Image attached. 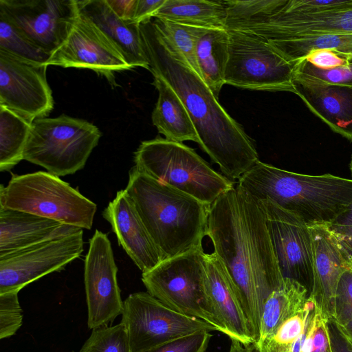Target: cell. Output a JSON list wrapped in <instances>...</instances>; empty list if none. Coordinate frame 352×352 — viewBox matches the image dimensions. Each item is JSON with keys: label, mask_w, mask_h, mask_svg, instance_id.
Returning <instances> with one entry per match:
<instances>
[{"label": "cell", "mask_w": 352, "mask_h": 352, "mask_svg": "<svg viewBox=\"0 0 352 352\" xmlns=\"http://www.w3.org/2000/svg\"><path fill=\"white\" fill-rule=\"evenodd\" d=\"M107 235L96 230L85 258L84 280L90 329L108 325L122 315L123 302Z\"/></svg>", "instance_id": "15"}, {"label": "cell", "mask_w": 352, "mask_h": 352, "mask_svg": "<svg viewBox=\"0 0 352 352\" xmlns=\"http://www.w3.org/2000/svg\"><path fill=\"white\" fill-rule=\"evenodd\" d=\"M153 18L205 29H225V1L165 0Z\"/></svg>", "instance_id": "26"}, {"label": "cell", "mask_w": 352, "mask_h": 352, "mask_svg": "<svg viewBox=\"0 0 352 352\" xmlns=\"http://www.w3.org/2000/svg\"><path fill=\"white\" fill-rule=\"evenodd\" d=\"M287 0H265L249 14L243 30L274 41L318 34H352V6L328 12L299 14L286 11Z\"/></svg>", "instance_id": "11"}, {"label": "cell", "mask_w": 352, "mask_h": 352, "mask_svg": "<svg viewBox=\"0 0 352 352\" xmlns=\"http://www.w3.org/2000/svg\"><path fill=\"white\" fill-rule=\"evenodd\" d=\"M352 6V0H287L284 9L289 12L314 14L332 12Z\"/></svg>", "instance_id": "38"}, {"label": "cell", "mask_w": 352, "mask_h": 352, "mask_svg": "<svg viewBox=\"0 0 352 352\" xmlns=\"http://www.w3.org/2000/svg\"></svg>", "instance_id": "50"}, {"label": "cell", "mask_w": 352, "mask_h": 352, "mask_svg": "<svg viewBox=\"0 0 352 352\" xmlns=\"http://www.w3.org/2000/svg\"><path fill=\"white\" fill-rule=\"evenodd\" d=\"M72 352H75V351H72Z\"/></svg>", "instance_id": "49"}, {"label": "cell", "mask_w": 352, "mask_h": 352, "mask_svg": "<svg viewBox=\"0 0 352 352\" xmlns=\"http://www.w3.org/2000/svg\"><path fill=\"white\" fill-rule=\"evenodd\" d=\"M212 335L200 331L143 352H206Z\"/></svg>", "instance_id": "37"}, {"label": "cell", "mask_w": 352, "mask_h": 352, "mask_svg": "<svg viewBox=\"0 0 352 352\" xmlns=\"http://www.w3.org/2000/svg\"><path fill=\"white\" fill-rule=\"evenodd\" d=\"M308 298L305 287L292 279L284 278L282 285L264 302L260 337L255 345L268 339L280 324L301 309Z\"/></svg>", "instance_id": "27"}, {"label": "cell", "mask_w": 352, "mask_h": 352, "mask_svg": "<svg viewBox=\"0 0 352 352\" xmlns=\"http://www.w3.org/2000/svg\"><path fill=\"white\" fill-rule=\"evenodd\" d=\"M77 3L79 11L109 38L132 68L150 69L140 24L120 19L106 0H77Z\"/></svg>", "instance_id": "23"}, {"label": "cell", "mask_w": 352, "mask_h": 352, "mask_svg": "<svg viewBox=\"0 0 352 352\" xmlns=\"http://www.w3.org/2000/svg\"><path fill=\"white\" fill-rule=\"evenodd\" d=\"M134 162L140 172L208 206L235 186L192 148L160 136L141 142L134 153Z\"/></svg>", "instance_id": "5"}, {"label": "cell", "mask_w": 352, "mask_h": 352, "mask_svg": "<svg viewBox=\"0 0 352 352\" xmlns=\"http://www.w3.org/2000/svg\"><path fill=\"white\" fill-rule=\"evenodd\" d=\"M152 22L166 43L200 76L195 47L197 38L204 28L179 24L158 18H154Z\"/></svg>", "instance_id": "31"}, {"label": "cell", "mask_w": 352, "mask_h": 352, "mask_svg": "<svg viewBox=\"0 0 352 352\" xmlns=\"http://www.w3.org/2000/svg\"><path fill=\"white\" fill-rule=\"evenodd\" d=\"M82 229L0 257V294L17 292L60 272L83 252Z\"/></svg>", "instance_id": "12"}, {"label": "cell", "mask_w": 352, "mask_h": 352, "mask_svg": "<svg viewBox=\"0 0 352 352\" xmlns=\"http://www.w3.org/2000/svg\"><path fill=\"white\" fill-rule=\"evenodd\" d=\"M0 50L41 64H45L51 56L30 41L2 12H0Z\"/></svg>", "instance_id": "32"}, {"label": "cell", "mask_w": 352, "mask_h": 352, "mask_svg": "<svg viewBox=\"0 0 352 352\" xmlns=\"http://www.w3.org/2000/svg\"><path fill=\"white\" fill-rule=\"evenodd\" d=\"M102 133L87 120L61 115L32 124L23 160L63 177L82 169Z\"/></svg>", "instance_id": "7"}, {"label": "cell", "mask_w": 352, "mask_h": 352, "mask_svg": "<svg viewBox=\"0 0 352 352\" xmlns=\"http://www.w3.org/2000/svg\"><path fill=\"white\" fill-rule=\"evenodd\" d=\"M229 34L226 29H204L197 38L195 55L200 77L218 99L225 84Z\"/></svg>", "instance_id": "25"}, {"label": "cell", "mask_w": 352, "mask_h": 352, "mask_svg": "<svg viewBox=\"0 0 352 352\" xmlns=\"http://www.w3.org/2000/svg\"><path fill=\"white\" fill-rule=\"evenodd\" d=\"M47 66L0 50V105L34 122L54 108Z\"/></svg>", "instance_id": "17"}, {"label": "cell", "mask_w": 352, "mask_h": 352, "mask_svg": "<svg viewBox=\"0 0 352 352\" xmlns=\"http://www.w3.org/2000/svg\"><path fill=\"white\" fill-rule=\"evenodd\" d=\"M295 73L331 85L352 87V63L322 69L302 59L296 63Z\"/></svg>", "instance_id": "34"}, {"label": "cell", "mask_w": 352, "mask_h": 352, "mask_svg": "<svg viewBox=\"0 0 352 352\" xmlns=\"http://www.w3.org/2000/svg\"><path fill=\"white\" fill-rule=\"evenodd\" d=\"M0 206L90 230L96 204L59 177L37 171L12 175L8 185H0Z\"/></svg>", "instance_id": "6"}, {"label": "cell", "mask_w": 352, "mask_h": 352, "mask_svg": "<svg viewBox=\"0 0 352 352\" xmlns=\"http://www.w3.org/2000/svg\"><path fill=\"white\" fill-rule=\"evenodd\" d=\"M17 292L0 294V338L14 336L23 323Z\"/></svg>", "instance_id": "35"}, {"label": "cell", "mask_w": 352, "mask_h": 352, "mask_svg": "<svg viewBox=\"0 0 352 352\" xmlns=\"http://www.w3.org/2000/svg\"><path fill=\"white\" fill-rule=\"evenodd\" d=\"M293 93L334 132L352 141V87L325 83L294 73Z\"/></svg>", "instance_id": "21"}, {"label": "cell", "mask_w": 352, "mask_h": 352, "mask_svg": "<svg viewBox=\"0 0 352 352\" xmlns=\"http://www.w3.org/2000/svg\"><path fill=\"white\" fill-rule=\"evenodd\" d=\"M140 30L149 71L162 78L179 97L197 131L200 147L225 177L239 179L259 161L254 142L201 78L166 43L151 20L140 24Z\"/></svg>", "instance_id": "2"}, {"label": "cell", "mask_w": 352, "mask_h": 352, "mask_svg": "<svg viewBox=\"0 0 352 352\" xmlns=\"http://www.w3.org/2000/svg\"><path fill=\"white\" fill-rule=\"evenodd\" d=\"M350 170H351V175H352V157H351V162H350Z\"/></svg>", "instance_id": "48"}, {"label": "cell", "mask_w": 352, "mask_h": 352, "mask_svg": "<svg viewBox=\"0 0 352 352\" xmlns=\"http://www.w3.org/2000/svg\"><path fill=\"white\" fill-rule=\"evenodd\" d=\"M164 2L165 0H138L134 22L140 25L150 21Z\"/></svg>", "instance_id": "42"}, {"label": "cell", "mask_w": 352, "mask_h": 352, "mask_svg": "<svg viewBox=\"0 0 352 352\" xmlns=\"http://www.w3.org/2000/svg\"><path fill=\"white\" fill-rule=\"evenodd\" d=\"M304 59L314 65L322 69H329L352 63L349 57L329 50L311 52Z\"/></svg>", "instance_id": "39"}, {"label": "cell", "mask_w": 352, "mask_h": 352, "mask_svg": "<svg viewBox=\"0 0 352 352\" xmlns=\"http://www.w3.org/2000/svg\"><path fill=\"white\" fill-rule=\"evenodd\" d=\"M316 311L314 300L309 297L301 309L285 320L268 339L256 346L261 352H300Z\"/></svg>", "instance_id": "28"}, {"label": "cell", "mask_w": 352, "mask_h": 352, "mask_svg": "<svg viewBox=\"0 0 352 352\" xmlns=\"http://www.w3.org/2000/svg\"><path fill=\"white\" fill-rule=\"evenodd\" d=\"M203 247L167 258L142 274L147 292L170 309L223 333L208 296Z\"/></svg>", "instance_id": "8"}, {"label": "cell", "mask_w": 352, "mask_h": 352, "mask_svg": "<svg viewBox=\"0 0 352 352\" xmlns=\"http://www.w3.org/2000/svg\"><path fill=\"white\" fill-rule=\"evenodd\" d=\"M165 259L202 247L210 206L133 166L125 188Z\"/></svg>", "instance_id": "4"}, {"label": "cell", "mask_w": 352, "mask_h": 352, "mask_svg": "<svg viewBox=\"0 0 352 352\" xmlns=\"http://www.w3.org/2000/svg\"><path fill=\"white\" fill-rule=\"evenodd\" d=\"M158 99L152 112V122L165 138L177 142L193 141L199 136L182 101L171 87L160 76L153 74Z\"/></svg>", "instance_id": "24"}, {"label": "cell", "mask_w": 352, "mask_h": 352, "mask_svg": "<svg viewBox=\"0 0 352 352\" xmlns=\"http://www.w3.org/2000/svg\"><path fill=\"white\" fill-rule=\"evenodd\" d=\"M131 352H143L200 331H218L201 320L182 314L147 292L131 294L123 302L121 322Z\"/></svg>", "instance_id": "10"}, {"label": "cell", "mask_w": 352, "mask_h": 352, "mask_svg": "<svg viewBox=\"0 0 352 352\" xmlns=\"http://www.w3.org/2000/svg\"><path fill=\"white\" fill-rule=\"evenodd\" d=\"M229 352H247V349L240 342L232 340Z\"/></svg>", "instance_id": "45"}, {"label": "cell", "mask_w": 352, "mask_h": 352, "mask_svg": "<svg viewBox=\"0 0 352 352\" xmlns=\"http://www.w3.org/2000/svg\"><path fill=\"white\" fill-rule=\"evenodd\" d=\"M267 42L285 59L292 63L304 59L316 50L333 51L349 57L352 62V34H310Z\"/></svg>", "instance_id": "29"}, {"label": "cell", "mask_w": 352, "mask_h": 352, "mask_svg": "<svg viewBox=\"0 0 352 352\" xmlns=\"http://www.w3.org/2000/svg\"><path fill=\"white\" fill-rule=\"evenodd\" d=\"M138 0H106L113 12L122 20L134 21Z\"/></svg>", "instance_id": "43"}, {"label": "cell", "mask_w": 352, "mask_h": 352, "mask_svg": "<svg viewBox=\"0 0 352 352\" xmlns=\"http://www.w3.org/2000/svg\"><path fill=\"white\" fill-rule=\"evenodd\" d=\"M237 185L258 201L270 200L309 226H328L352 201V179L285 170L260 160Z\"/></svg>", "instance_id": "3"}, {"label": "cell", "mask_w": 352, "mask_h": 352, "mask_svg": "<svg viewBox=\"0 0 352 352\" xmlns=\"http://www.w3.org/2000/svg\"><path fill=\"white\" fill-rule=\"evenodd\" d=\"M79 352H131L125 326L120 322L92 329Z\"/></svg>", "instance_id": "33"}, {"label": "cell", "mask_w": 352, "mask_h": 352, "mask_svg": "<svg viewBox=\"0 0 352 352\" xmlns=\"http://www.w3.org/2000/svg\"><path fill=\"white\" fill-rule=\"evenodd\" d=\"M259 201L265 214L283 278L299 283L305 287L309 297L314 283L313 244L309 226L270 200Z\"/></svg>", "instance_id": "13"}, {"label": "cell", "mask_w": 352, "mask_h": 352, "mask_svg": "<svg viewBox=\"0 0 352 352\" xmlns=\"http://www.w3.org/2000/svg\"><path fill=\"white\" fill-rule=\"evenodd\" d=\"M45 65L90 69L113 87L116 72L132 69L116 46L80 11L67 39Z\"/></svg>", "instance_id": "16"}, {"label": "cell", "mask_w": 352, "mask_h": 352, "mask_svg": "<svg viewBox=\"0 0 352 352\" xmlns=\"http://www.w3.org/2000/svg\"><path fill=\"white\" fill-rule=\"evenodd\" d=\"M331 352H352V342L334 318L327 321Z\"/></svg>", "instance_id": "40"}, {"label": "cell", "mask_w": 352, "mask_h": 352, "mask_svg": "<svg viewBox=\"0 0 352 352\" xmlns=\"http://www.w3.org/2000/svg\"><path fill=\"white\" fill-rule=\"evenodd\" d=\"M33 122L0 105V170L10 171L23 160Z\"/></svg>", "instance_id": "30"}, {"label": "cell", "mask_w": 352, "mask_h": 352, "mask_svg": "<svg viewBox=\"0 0 352 352\" xmlns=\"http://www.w3.org/2000/svg\"><path fill=\"white\" fill-rule=\"evenodd\" d=\"M313 244L314 283L309 297L327 320L334 317L335 295L342 274L352 268L327 226H309Z\"/></svg>", "instance_id": "19"}, {"label": "cell", "mask_w": 352, "mask_h": 352, "mask_svg": "<svg viewBox=\"0 0 352 352\" xmlns=\"http://www.w3.org/2000/svg\"><path fill=\"white\" fill-rule=\"evenodd\" d=\"M118 243L142 273L165 257L153 242L126 190H119L102 212Z\"/></svg>", "instance_id": "18"}, {"label": "cell", "mask_w": 352, "mask_h": 352, "mask_svg": "<svg viewBox=\"0 0 352 352\" xmlns=\"http://www.w3.org/2000/svg\"><path fill=\"white\" fill-rule=\"evenodd\" d=\"M82 228L0 206V257Z\"/></svg>", "instance_id": "22"}, {"label": "cell", "mask_w": 352, "mask_h": 352, "mask_svg": "<svg viewBox=\"0 0 352 352\" xmlns=\"http://www.w3.org/2000/svg\"><path fill=\"white\" fill-rule=\"evenodd\" d=\"M334 319L340 325L352 320V268L341 276L336 292Z\"/></svg>", "instance_id": "36"}, {"label": "cell", "mask_w": 352, "mask_h": 352, "mask_svg": "<svg viewBox=\"0 0 352 352\" xmlns=\"http://www.w3.org/2000/svg\"><path fill=\"white\" fill-rule=\"evenodd\" d=\"M334 236L338 247L352 263V226H327Z\"/></svg>", "instance_id": "41"}, {"label": "cell", "mask_w": 352, "mask_h": 352, "mask_svg": "<svg viewBox=\"0 0 352 352\" xmlns=\"http://www.w3.org/2000/svg\"><path fill=\"white\" fill-rule=\"evenodd\" d=\"M206 236L232 279L256 344L264 302L284 280L260 201L237 184L226 190L210 206Z\"/></svg>", "instance_id": "1"}, {"label": "cell", "mask_w": 352, "mask_h": 352, "mask_svg": "<svg viewBox=\"0 0 352 352\" xmlns=\"http://www.w3.org/2000/svg\"><path fill=\"white\" fill-rule=\"evenodd\" d=\"M342 330L352 342V320L346 322L344 325H340Z\"/></svg>", "instance_id": "46"}, {"label": "cell", "mask_w": 352, "mask_h": 352, "mask_svg": "<svg viewBox=\"0 0 352 352\" xmlns=\"http://www.w3.org/2000/svg\"><path fill=\"white\" fill-rule=\"evenodd\" d=\"M247 352H261L258 348L254 344L246 346Z\"/></svg>", "instance_id": "47"}, {"label": "cell", "mask_w": 352, "mask_h": 352, "mask_svg": "<svg viewBox=\"0 0 352 352\" xmlns=\"http://www.w3.org/2000/svg\"><path fill=\"white\" fill-rule=\"evenodd\" d=\"M329 225L336 226H352V201Z\"/></svg>", "instance_id": "44"}, {"label": "cell", "mask_w": 352, "mask_h": 352, "mask_svg": "<svg viewBox=\"0 0 352 352\" xmlns=\"http://www.w3.org/2000/svg\"><path fill=\"white\" fill-rule=\"evenodd\" d=\"M0 12L37 47L52 54L78 16L77 0H0Z\"/></svg>", "instance_id": "14"}, {"label": "cell", "mask_w": 352, "mask_h": 352, "mask_svg": "<svg viewBox=\"0 0 352 352\" xmlns=\"http://www.w3.org/2000/svg\"><path fill=\"white\" fill-rule=\"evenodd\" d=\"M205 283L208 298L223 333L244 346L254 344L236 289L216 254L204 253Z\"/></svg>", "instance_id": "20"}, {"label": "cell", "mask_w": 352, "mask_h": 352, "mask_svg": "<svg viewBox=\"0 0 352 352\" xmlns=\"http://www.w3.org/2000/svg\"><path fill=\"white\" fill-rule=\"evenodd\" d=\"M228 31L225 84L251 90L293 92L296 63L285 59L267 41L255 34Z\"/></svg>", "instance_id": "9"}]
</instances>
